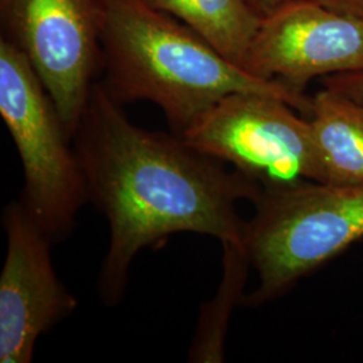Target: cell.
<instances>
[{"label": "cell", "mask_w": 363, "mask_h": 363, "mask_svg": "<svg viewBox=\"0 0 363 363\" xmlns=\"http://www.w3.org/2000/svg\"><path fill=\"white\" fill-rule=\"evenodd\" d=\"M249 1L264 16L267 13H272L273 10H276L277 7H280L281 4H284L289 0H249Z\"/></svg>", "instance_id": "5bb4252c"}, {"label": "cell", "mask_w": 363, "mask_h": 363, "mask_svg": "<svg viewBox=\"0 0 363 363\" xmlns=\"http://www.w3.org/2000/svg\"><path fill=\"white\" fill-rule=\"evenodd\" d=\"M0 13L73 139L101 70L104 0H0Z\"/></svg>", "instance_id": "8992f818"}, {"label": "cell", "mask_w": 363, "mask_h": 363, "mask_svg": "<svg viewBox=\"0 0 363 363\" xmlns=\"http://www.w3.org/2000/svg\"><path fill=\"white\" fill-rule=\"evenodd\" d=\"M325 183H363V100L323 86L310 113Z\"/></svg>", "instance_id": "9c48e42d"}, {"label": "cell", "mask_w": 363, "mask_h": 363, "mask_svg": "<svg viewBox=\"0 0 363 363\" xmlns=\"http://www.w3.org/2000/svg\"><path fill=\"white\" fill-rule=\"evenodd\" d=\"M264 187L325 183L310 118L277 97L233 93L223 97L181 136Z\"/></svg>", "instance_id": "5b68a950"}, {"label": "cell", "mask_w": 363, "mask_h": 363, "mask_svg": "<svg viewBox=\"0 0 363 363\" xmlns=\"http://www.w3.org/2000/svg\"><path fill=\"white\" fill-rule=\"evenodd\" d=\"M241 67L303 93L316 78L362 73L363 18L289 0L262 16Z\"/></svg>", "instance_id": "52a82bcc"}, {"label": "cell", "mask_w": 363, "mask_h": 363, "mask_svg": "<svg viewBox=\"0 0 363 363\" xmlns=\"http://www.w3.org/2000/svg\"><path fill=\"white\" fill-rule=\"evenodd\" d=\"M222 279L216 296L202 304L189 361L220 363L225 361V340L232 312L242 304L252 262L244 244L223 242Z\"/></svg>", "instance_id": "8fae6325"}, {"label": "cell", "mask_w": 363, "mask_h": 363, "mask_svg": "<svg viewBox=\"0 0 363 363\" xmlns=\"http://www.w3.org/2000/svg\"><path fill=\"white\" fill-rule=\"evenodd\" d=\"M178 19L237 66L242 65L262 15L249 0H147Z\"/></svg>", "instance_id": "30bf717a"}, {"label": "cell", "mask_w": 363, "mask_h": 363, "mask_svg": "<svg viewBox=\"0 0 363 363\" xmlns=\"http://www.w3.org/2000/svg\"><path fill=\"white\" fill-rule=\"evenodd\" d=\"M7 238L0 274V362L30 363L39 337L78 308L52 264L50 235L22 201L3 213Z\"/></svg>", "instance_id": "ba28073f"}, {"label": "cell", "mask_w": 363, "mask_h": 363, "mask_svg": "<svg viewBox=\"0 0 363 363\" xmlns=\"http://www.w3.org/2000/svg\"><path fill=\"white\" fill-rule=\"evenodd\" d=\"M0 115L22 162V203L54 242L66 240L89 202L85 175L50 94L6 38L0 40Z\"/></svg>", "instance_id": "277c9868"}, {"label": "cell", "mask_w": 363, "mask_h": 363, "mask_svg": "<svg viewBox=\"0 0 363 363\" xmlns=\"http://www.w3.org/2000/svg\"><path fill=\"white\" fill-rule=\"evenodd\" d=\"M339 13H350L363 18V0H315Z\"/></svg>", "instance_id": "4fadbf2b"}, {"label": "cell", "mask_w": 363, "mask_h": 363, "mask_svg": "<svg viewBox=\"0 0 363 363\" xmlns=\"http://www.w3.org/2000/svg\"><path fill=\"white\" fill-rule=\"evenodd\" d=\"M247 220L244 245L259 284L242 304L257 307L363 238V183L298 182L264 187Z\"/></svg>", "instance_id": "3957f363"}, {"label": "cell", "mask_w": 363, "mask_h": 363, "mask_svg": "<svg viewBox=\"0 0 363 363\" xmlns=\"http://www.w3.org/2000/svg\"><path fill=\"white\" fill-rule=\"evenodd\" d=\"M101 84L120 104H155L178 136L233 93L277 97L304 116L312 97L255 77L147 0H104Z\"/></svg>", "instance_id": "7a4b0ae2"}, {"label": "cell", "mask_w": 363, "mask_h": 363, "mask_svg": "<svg viewBox=\"0 0 363 363\" xmlns=\"http://www.w3.org/2000/svg\"><path fill=\"white\" fill-rule=\"evenodd\" d=\"M89 202L109 225V247L99 294L115 307L125 295L130 269L142 249L174 233H196L244 244L241 201L255 202L262 187L181 136L142 128L123 104L94 82L73 136Z\"/></svg>", "instance_id": "6da1fadb"}, {"label": "cell", "mask_w": 363, "mask_h": 363, "mask_svg": "<svg viewBox=\"0 0 363 363\" xmlns=\"http://www.w3.org/2000/svg\"><path fill=\"white\" fill-rule=\"evenodd\" d=\"M322 85L325 88L343 91L355 99L363 100V72L322 78Z\"/></svg>", "instance_id": "7c38bea8"}]
</instances>
